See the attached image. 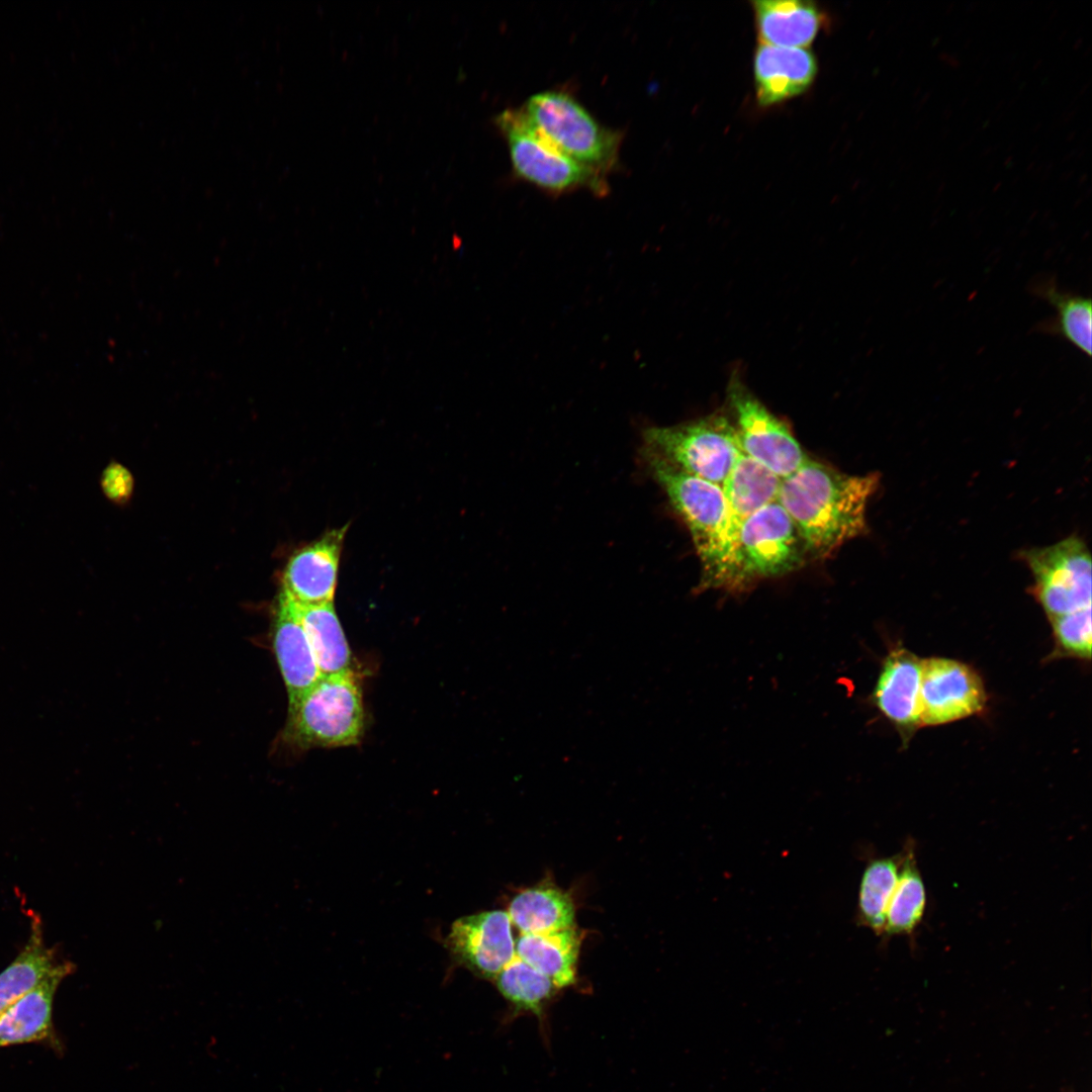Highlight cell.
<instances>
[{
  "instance_id": "cell-20",
  "label": "cell",
  "mask_w": 1092,
  "mask_h": 1092,
  "mask_svg": "<svg viewBox=\"0 0 1092 1092\" xmlns=\"http://www.w3.org/2000/svg\"><path fill=\"white\" fill-rule=\"evenodd\" d=\"M781 482L782 478L769 469L740 454L721 484L736 538L748 517L777 500Z\"/></svg>"
},
{
  "instance_id": "cell-17",
  "label": "cell",
  "mask_w": 1092,
  "mask_h": 1092,
  "mask_svg": "<svg viewBox=\"0 0 1092 1092\" xmlns=\"http://www.w3.org/2000/svg\"><path fill=\"white\" fill-rule=\"evenodd\" d=\"M63 963L34 989L0 1014V1048L40 1041L52 1034L53 1002L61 981L72 972Z\"/></svg>"
},
{
  "instance_id": "cell-1",
  "label": "cell",
  "mask_w": 1092,
  "mask_h": 1092,
  "mask_svg": "<svg viewBox=\"0 0 1092 1092\" xmlns=\"http://www.w3.org/2000/svg\"><path fill=\"white\" fill-rule=\"evenodd\" d=\"M876 473L851 475L807 459L782 479L777 500L795 523L809 558L832 555L867 529V508L879 486Z\"/></svg>"
},
{
  "instance_id": "cell-7",
  "label": "cell",
  "mask_w": 1092,
  "mask_h": 1092,
  "mask_svg": "<svg viewBox=\"0 0 1092 1092\" xmlns=\"http://www.w3.org/2000/svg\"><path fill=\"white\" fill-rule=\"evenodd\" d=\"M737 542L745 586L793 572L809 558L795 523L778 500L741 524Z\"/></svg>"
},
{
  "instance_id": "cell-6",
  "label": "cell",
  "mask_w": 1092,
  "mask_h": 1092,
  "mask_svg": "<svg viewBox=\"0 0 1092 1092\" xmlns=\"http://www.w3.org/2000/svg\"><path fill=\"white\" fill-rule=\"evenodd\" d=\"M1022 558L1033 577L1034 596L1050 620L1091 607V555L1080 537L1030 548Z\"/></svg>"
},
{
  "instance_id": "cell-22",
  "label": "cell",
  "mask_w": 1092,
  "mask_h": 1092,
  "mask_svg": "<svg viewBox=\"0 0 1092 1092\" xmlns=\"http://www.w3.org/2000/svg\"><path fill=\"white\" fill-rule=\"evenodd\" d=\"M296 607L321 674L352 671L351 650L334 604Z\"/></svg>"
},
{
  "instance_id": "cell-11",
  "label": "cell",
  "mask_w": 1092,
  "mask_h": 1092,
  "mask_svg": "<svg viewBox=\"0 0 1092 1092\" xmlns=\"http://www.w3.org/2000/svg\"><path fill=\"white\" fill-rule=\"evenodd\" d=\"M512 925L503 910L460 917L452 924L446 946L455 962L481 978L494 979L516 954Z\"/></svg>"
},
{
  "instance_id": "cell-27",
  "label": "cell",
  "mask_w": 1092,
  "mask_h": 1092,
  "mask_svg": "<svg viewBox=\"0 0 1092 1092\" xmlns=\"http://www.w3.org/2000/svg\"><path fill=\"white\" fill-rule=\"evenodd\" d=\"M1050 621L1061 650L1084 659L1091 657V607Z\"/></svg>"
},
{
  "instance_id": "cell-23",
  "label": "cell",
  "mask_w": 1092,
  "mask_h": 1092,
  "mask_svg": "<svg viewBox=\"0 0 1092 1092\" xmlns=\"http://www.w3.org/2000/svg\"><path fill=\"white\" fill-rule=\"evenodd\" d=\"M63 963L44 944L41 929L33 925L22 951L0 973V1014L56 972Z\"/></svg>"
},
{
  "instance_id": "cell-16",
  "label": "cell",
  "mask_w": 1092,
  "mask_h": 1092,
  "mask_svg": "<svg viewBox=\"0 0 1092 1092\" xmlns=\"http://www.w3.org/2000/svg\"><path fill=\"white\" fill-rule=\"evenodd\" d=\"M760 43L784 48L810 46L823 24V14L811 1L756 0L751 2Z\"/></svg>"
},
{
  "instance_id": "cell-24",
  "label": "cell",
  "mask_w": 1092,
  "mask_h": 1092,
  "mask_svg": "<svg viewBox=\"0 0 1092 1092\" xmlns=\"http://www.w3.org/2000/svg\"><path fill=\"white\" fill-rule=\"evenodd\" d=\"M901 867L896 888L891 897L884 933L912 934L923 919L926 909V888L920 874L915 848L907 844L901 852Z\"/></svg>"
},
{
  "instance_id": "cell-4",
  "label": "cell",
  "mask_w": 1092,
  "mask_h": 1092,
  "mask_svg": "<svg viewBox=\"0 0 1092 1092\" xmlns=\"http://www.w3.org/2000/svg\"><path fill=\"white\" fill-rule=\"evenodd\" d=\"M643 448L682 471L721 485L740 456L733 422L720 414L643 432Z\"/></svg>"
},
{
  "instance_id": "cell-15",
  "label": "cell",
  "mask_w": 1092,
  "mask_h": 1092,
  "mask_svg": "<svg viewBox=\"0 0 1092 1092\" xmlns=\"http://www.w3.org/2000/svg\"><path fill=\"white\" fill-rule=\"evenodd\" d=\"M274 623L273 646L290 709L322 674L297 607L282 593Z\"/></svg>"
},
{
  "instance_id": "cell-12",
  "label": "cell",
  "mask_w": 1092,
  "mask_h": 1092,
  "mask_svg": "<svg viewBox=\"0 0 1092 1092\" xmlns=\"http://www.w3.org/2000/svg\"><path fill=\"white\" fill-rule=\"evenodd\" d=\"M347 527L333 530L289 560L283 592L298 607L333 603L341 549Z\"/></svg>"
},
{
  "instance_id": "cell-26",
  "label": "cell",
  "mask_w": 1092,
  "mask_h": 1092,
  "mask_svg": "<svg viewBox=\"0 0 1092 1092\" xmlns=\"http://www.w3.org/2000/svg\"><path fill=\"white\" fill-rule=\"evenodd\" d=\"M493 980L516 1012H529L538 1018L543 1016L547 1003L558 989L548 977L516 954Z\"/></svg>"
},
{
  "instance_id": "cell-28",
  "label": "cell",
  "mask_w": 1092,
  "mask_h": 1092,
  "mask_svg": "<svg viewBox=\"0 0 1092 1092\" xmlns=\"http://www.w3.org/2000/svg\"><path fill=\"white\" fill-rule=\"evenodd\" d=\"M100 483L106 497L119 504L129 498L133 487L131 474L118 463H110L104 469Z\"/></svg>"
},
{
  "instance_id": "cell-25",
  "label": "cell",
  "mask_w": 1092,
  "mask_h": 1092,
  "mask_svg": "<svg viewBox=\"0 0 1092 1092\" xmlns=\"http://www.w3.org/2000/svg\"><path fill=\"white\" fill-rule=\"evenodd\" d=\"M901 859V852L893 856L874 858L868 862L860 878L858 918L878 934L884 933L886 914L898 882Z\"/></svg>"
},
{
  "instance_id": "cell-9",
  "label": "cell",
  "mask_w": 1092,
  "mask_h": 1092,
  "mask_svg": "<svg viewBox=\"0 0 1092 1092\" xmlns=\"http://www.w3.org/2000/svg\"><path fill=\"white\" fill-rule=\"evenodd\" d=\"M494 121L508 141L512 164L520 177L553 191L585 184L600 189L594 169L553 147L531 124L523 110H505Z\"/></svg>"
},
{
  "instance_id": "cell-19",
  "label": "cell",
  "mask_w": 1092,
  "mask_h": 1092,
  "mask_svg": "<svg viewBox=\"0 0 1092 1092\" xmlns=\"http://www.w3.org/2000/svg\"><path fill=\"white\" fill-rule=\"evenodd\" d=\"M580 943L581 935L574 926L549 933H521L515 940V951L560 989L576 982Z\"/></svg>"
},
{
  "instance_id": "cell-5",
  "label": "cell",
  "mask_w": 1092,
  "mask_h": 1092,
  "mask_svg": "<svg viewBox=\"0 0 1092 1092\" xmlns=\"http://www.w3.org/2000/svg\"><path fill=\"white\" fill-rule=\"evenodd\" d=\"M523 112L545 140L575 162L594 170L613 162L618 138L569 95L537 93L527 100Z\"/></svg>"
},
{
  "instance_id": "cell-18",
  "label": "cell",
  "mask_w": 1092,
  "mask_h": 1092,
  "mask_svg": "<svg viewBox=\"0 0 1092 1092\" xmlns=\"http://www.w3.org/2000/svg\"><path fill=\"white\" fill-rule=\"evenodd\" d=\"M1028 290L1056 309L1055 316L1038 323L1035 331L1060 337L1090 357L1092 354L1091 298L1062 289L1053 276L1035 278Z\"/></svg>"
},
{
  "instance_id": "cell-8",
  "label": "cell",
  "mask_w": 1092,
  "mask_h": 1092,
  "mask_svg": "<svg viewBox=\"0 0 1092 1092\" xmlns=\"http://www.w3.org/2000/svg\"><path fill=\"white\" fill-rule=\"evenodd\" d=\"M728 403L741 452L784 479L808 459L789 427L752 394L735 375Z\"/></svg>"
},
{
  "instance_id": "cell-21",
  "label": "cell",
  "mask_w": 1092,
  "mask_h": 1092,
  "mask_svg": "<svg viewBox=\"0 0 1092 1092\" xmlns=\"http://www.w3.org/2000/svg\"><path fill=\"white\" fill-rule=\"evenodd\" d=\"M508 914L521 933H549L574 927L575 909L571 897L552 886H536L518 893Z\"/></svg>"
},
{
  "instance_id": "cell-14",
  "label": "cell",
  "mask_w": 1092,
  "mask_h": 1092,
  "mask_svg": "<svg viewBox=\"0 0 1092 1092\" xmlns=\"http://www.w3.org/2000/svg\"><path fill=\"white\" fill-rule=\"evenodd\" d=\"M922 660L903 647L890 650L872 694L873 704L903 734L920 724Z\"/></svg>"
},
{
  "instance_id": "cell-2",
  "label": "cell",
  "mask_w": 1092,
  "mask_h": 1092,
  "mask_svg": "<svg viewBox=\"0 0 1092 1092\" xmlns=\"http://www.w3.org/2000/svg\"><path fill=\"white\" fill-rule=\"evenodd\" d=\"M651 476L685 522L702 567L698 590H743L736 535L721 485L692 475L643 448Z\"/></svg>"
},
{
  "instance_id": "cell-13",
  "label": "cell",
  "mask_w": 1092,
  "mask_h": 1092,
  "mask_svg": "<svg viewBox=\"0 0 1092 1092\" xmlns=\"http://www.w3.org/2000/svg\"><path fill=\"white\" fill-rule=\"evenodd\" d=\"M817 71L810 50L759 43L753 54L757 103L767 107L803 94L813 84Z\"/></svg>"
},
{
  "instance_id": "cell-10",
  "label": "cell",
  "mask_w": 1092,
  "mask_h": 1092,
  "mask_svg": "<svg viewBox=\"0 0 1092 1092\" xmlns=\"http://www.w3.org/2000/svg\"><path fill=\"white\" fill-rule=\"evenodd\" d=\"M986 693L978 673L949 658L922 660L920 724L940 725L981 712Z\"/></svg>"
},
{
  "instance_id": "cell-3",
  "label": "cell",
  "mask_w": 1092,
  "mask_h": 1092,
  "mask_svg": "<svg viewBox=\"0 0 1092 1092\" xmlns=\"http://www.w3.org/2000/svg\"><path fill=\"white\" fill-rule=\"evenodd\" d=\"M364 730L362 691L353 671L322 675L288 709L283 737L300 749L359 742Z\"/></svg>"
}]
</instances>
